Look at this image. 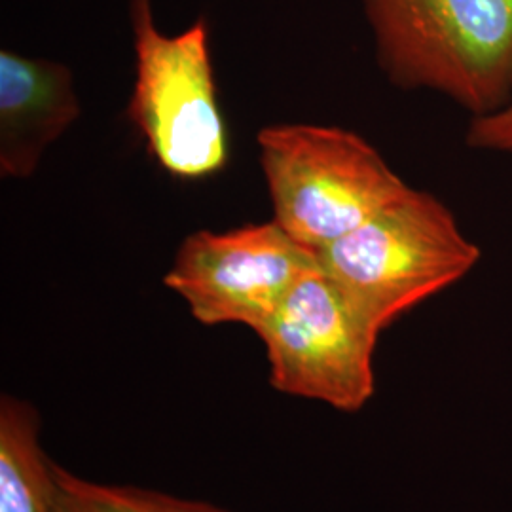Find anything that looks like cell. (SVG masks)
<instances>
[{
    "label": "cell",
    "instance_id": "1",
    "mask_svg": "<svg viewBox=\"0 0 512 512\" xmlns=\"http://www.w3.org/2000/svg\"><path fill=\"white\" fill-rule=\"evenodd\" d=\"M378 61L404 90L475 116L512 95V0H361Z\"/></svg>",
    "mask_w": 512,
    "mask_h": 512
},
{
    "label": "cell",
    "instance_id": "2",
    "mask_svg": "<svg viewBox=\"0 0 512 512\" xmlns=\"http://www.w3.org/2000/svg\"><path fill=\"white\" fill-rule=\"evenodd\" d=\"M315 256L355 313L382 334L461 281L475 268L480 249L439 198L410 188Z\"/></svg>",
    "mask_w": 512,
    "mask_h": 512
},
{
    "label": "cell",
    "instance_id": "3",
    "mask_svg": "<svg viewBox=\"0 0 512 512\" xmlns=\"http://www.w3.org/2000/svg\"><path fill=\"white\" fill-rule=\"evenodd\" d=\"M258 147L275 222L313 253L410 190L376 148L348 129L270 126L258 133Z\"/></svg>",
    "mask_w": 512,
    "mask_h": 512
},
{
    "label": "cell",
    "instance_id": "4",
    "mask_svg": "<svg viewBox=\"0 0 512 512\" xmlns=\"http://www.w3.org/2000/svg\"><path fill=\"white\" fill-rule=\"evenodd\" d=\"M135 84L129 122L171 177L196 181L228 164V129L219 105L209 48V23L200 18L179 35L154 21L152 0H131Z\"/></svg>",
    "mask_w": 512,
    "mask_h": 512
},
{
    "label": "cell",
    "instance_id": "5",
    "mask_svg": "<svg viewBox=\"0 0 512 512\" xmlns=\"http://www.w3.org/2000/svg\"><path fill=\"white\" fill-rule=\"evenodd\" d=\"M256 334L277 391L342 412H357L372 399L380 334L349 306L319 260Z\"/></svg>",
    "mask_w": 512,
    "mask_h": 512
},
{
    "label": "cell",
    "instance_id": "6",
    "mask_svg": "<svg viewBox=\"0 0 512 512\" xmlns=\"http://www.w3.org/2000/svg\"><path fill=\"white\" fill-rule=\"evenodd\" d=\"M315 266V253L274 220L190 234L164 283L202 325L238 323L256 332Z\"/></svg>",
    "mask_w": 512,
    "mask_h": 512
},
{
    "label": "cell",
    "instance_id": "7",
    "mask_svg": "<svg viewBox=\"0 0 512 512\" xmlns=\"http://www.w3.org/2000/svg\"><path fill=\"white\" fill-rule=\"evenodd\" d=\"M82 107L69 67L0 52V175L27 179Z\"/></svg>",
    "mask_w": 512,
    "mask_h": 512
},
{
    "label": "cell",
    "instance_id": "8",
    "mask_svg": "<svg viewBox=\"0 0 512 512\" xmlns=\"http://www.w3.org/2000/svg\"><path fill=\"white\" fill-rule=\"evenodd\" d=\"M0 512H55L54 461L37 408L12 395L0 399Z\"/></svg>",
    "mask_w": 512,
    "mask_h": 512
},
{
    "label": "cell",
    "instance_id": "9",
    "mask_svg": "<svg viewBox=\"0 0 512 512\" xmlns=\"http://www.w3.org/2000/svg\"><path fill=\"white\" fill-rule=\"evenodd\" d=\"M55 512H230L217 505L118 484H101L54 463Z\"/></svg>",
    "mask_w": 512,
    "mask_h": 512
},
{
    "label": "cell",
    "instance_id": "10",
    "mask_svg": "<svg viewBox=\"0 0 512 512\" xmlns=\"http://www.w3.org/2000/svg\"><path fill=\"white\" fill-rule=\"evenodd\" d=\"M467 145L512 158V95L499 109L471 118Z\"/></svg>",
    "mask_w": 512,
    "mask_h": 512
}]
</instances>
